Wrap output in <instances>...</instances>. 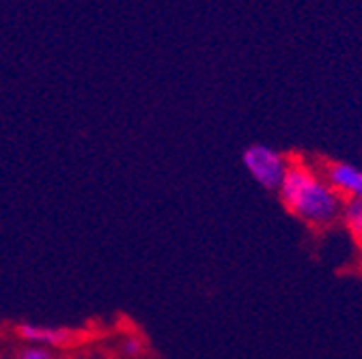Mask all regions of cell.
<instances>
[{
  "label": "cell",
  "instance_id": "obj_1",
  "mask_svg": "<svg viewBox=\"0 0 362 359\" xmlns=\"http://www.w3.org/2000/svg\"><path fill=\"white\" fill-rule=\"evenodd\" d=\"M281 205L313 229H328L341 219L345 200L330 188L322 170L302 159H291L279 188Z\"/></svg>",
  "mask_w": 362,
  "mask_h": 359
},
{
  "label": "cell",
  "instance_id": "obj_2",
  "mask_svg": "<svg viewBox=\"0 0 362 359\" xmlns=\"http://www.w3.org/2000/svg\"><path fill=\"white\" fill-rule=\"evenodd\" d=\"M289 162V157H285L279 149L269 145H250L242 153V164L246 172L255 183H259V188L267 192H279Z\"/></svg>",
  "mask_w": 362,
  "mask_h": 359
},
{
  "label": "cell",
  "instance_id": "obj_3",
  "mask_svg": "<svg viewBox=\"0 0 362 359\" xmlns=\"http://www.w3.org/2000/svg\"><path fill=\"white\" fill-rule=\"evenodd\" d=\"M322 174L343 200L362 198V168L351 162H328Z\"/></svg>",
  "mask_w": 362,
  "mask_h": 359
},
{
  "label": "cell",
  "instance_id": "obj_4",
  "mask_svg": "<svg viewBox=\"0 0 362 359\" xmlns=\"http://www.w3.org/2000/svg\"><path fill=\"white\" fill-rule=\"evenodd\" d=\"M16 336L24 342H33L35 346H52V348H67L78 340V331L69 327H45L33 323L16 325Z\"/></svg>",
  "mask_w": 362,
  "mask_h": 359
},
{
  "label": "cell",
  "instance_id": "obj_5",
  "mask_svg": "<svg viewBox=\"0 0 362 359\" xmlns=\"http://www.w3.org/2000/svg\"><path fill=\"white\" fill-rule=\"evenodd\" d=\"M341 221L349 237L362 245V198L358 200H345L341 211Z\"/></svg>",
  "mask_w": 362,
  "mask_h": 359
},
{
  "label": "cell",
  "instance_id": "obj_6",
  "mask_svg": "<svg viewBox=\"0 0 362 359\" xmlns=\"http://www.w3.org/2000/svg\"><path fill=\"white\" fill-rule=\"evenodd\" d=\"M143 351H145V340H143V338H139V336H129V338H125V342H123V353H125L127 357H141Z\"/></svg>",
  "mask_w": 362,
  "mask_h": 359
},
{
  "label": "cell",
  "instance_id": "obj_7",
  "mask_svg": "<svg viewBox=\"0 0 362 359\" xmlns=\"http://www.w3.org/2000/svg\"><path fill=\"white\" fill-rule=\"evenodd\" d=\"M18 357L20 359H54V355L45 346H26Z\"/></svg>",
  "mask_w": 362,
  "mask_h": 359
},
{
  "label": "cell",
  "instance_id": "obj_8",
  "mask_svg": "<svg viewBox=\"0 0 362 359\" xmlns=\"http://www.w3.org/2000/svg\"><path fill=\"white\" fill-rule=\"evenodd\" d=\"M16 359H20V357H16Z\"/></svg>",
  "mask_w": 362,
  "mask_h": 359
}]
</instances>
